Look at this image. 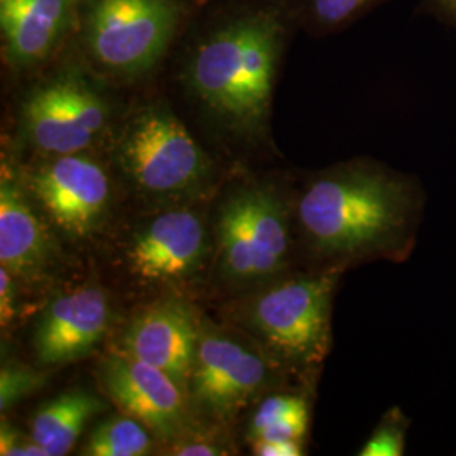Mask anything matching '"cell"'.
Returning a JSON list of instances; mask_svg holds the SVG:
<instances>
[{
    "mask_svg": "<svg viewBox=\"0 0 456 456\" xmlns=\"http://www.w3.org/2000/svg\"><path fill=\"white\" fill-rule=\"evenodd\" d=\"M296 31L282 0L201 2L169 58L196 109L230 137L257 142Z\"/></svg>",
    "mask_w": 456,
    "mask_h": 456,
    "instance_id": "cell-1",
    "label": "cell"
},
{
    "mask_svg": "<svg viewBox=\"0 0 456 456\" xmlns=\"http://www.w3.org/2000/svg\"><path fill=\"white\" fill-rule=\"evenodd\" d=\"M426 193L412 175L355 159L306 181L296 224L318 269L363 261L403 262L416 247Z\"/></svg>",
    "mask_w": 456,
    "mask_h": 456,
    "instance_id": "cell-2",
    "label": "cell"
},
{
    "mask_svg": "<svg viewBox=\"0 0 456 456\" xmlns=\"http://www.w3.org/2000/svg\"><path fill=\"white\" fill-rule=\"evenodd\" d=\"M201 2L196 0H80L69 43L102 80L135 83L167 61Z\"/></svg>",
    "mask_w": 456,
    "mask_h": 456,
    "instance_id": "cell-3",
    "label": "cell"
},
{
    "mask_svg": "<svg viewBox=\"0 0 456 456\" xmlns=\"http://www.w3.org/2000/svg\"><path fill=\"white\" fill-rule=\"evenodd\" d=\"M69 60L26 94L19 129L26 142L46 156L88 152L107 134L112 105L102 78L68 46Z\"/></svg>",
    "mask_w": 456,
    "mask_h": 456,
    "instance_id": "cell-4",
    "label": "cell"
},
{
    "mask_svg": "<svg viewBox=\"0 0 456 456\" xmlns=\"http://www.w3.org/2000/svg\"><path fill=\"white\" fill-rule=\"evenodd\" d=\"M342 269H316L282 279L257 294L247 322L289 369L314 375L330 350L333 294Z\"/></svg>",
    "mask_w": 456,
    "mask_h": 456,
    "instance_id": "cell-5",
    "label": "cell"
},
{
    "mask_svg": "<svg viewBox=\"0 0 456 456\" xmlns=\"http://www.w3.org/2000/svg\"><path fill=\"white\" fill-rule=\"evenodd\" d=\"M115 161L146 193L180 196L208 180L212 161L166 103H146L124 118L114 141Z\"/></svg>",
    "mask_w": 456,
    "mask_h": 456,
    "instance_id": "cell-6",
    "label": "cell"
},
{
    "mask_svg": "<svg viewBox=\"0 0 456 456\" xmlns=\"http://www.w3.org/2000/svg\"><path fill=\"white\" fill-rule=\"evenodd\" d=\"M216 235L222 273L233 281L269 279L289 262V212L271 188L232 196L218 216Z\"/></svg>",
    "mask_w": 456,
    "mask_h": 456,
    "instance_id": "cell-7",
    "label": "cell"
},
{
    "mask_svg": "<svg viewBox=\"0 0 456 456\" xmlns=\"http://www.w3.org/2000/svg\"><path fill=\"white\" fill-rule=\"evenodd\" d=\"M28 186L51 220L73 237L92 233L110 200L105 167L86 152L46 156L28 175Z\"/></svg>",
    "mask_w": 456,
    "mask_h": 456,
    "instance_id": "cell-8",
    "label": "cell"
},
{
    "mask_svg": "<svg viewBox=\"0 0 456 456\" xmlns=\"http://www.w3.org/2000/svg\"><path fill=\"white\" fill-rule=\"evenodd\" d=\"M271 380V367L227 335L200 331L188 382L193 403L215 418H230Z\"/></svg>",
    "mask_w": 456,
    "mask_h": 456,
    "instance_id": "cell-9",
    "label": "cell"
},
{
    "mask_svg": "<svg viewBox=\"0 0 456 456\" xmlns=\"http://www.w3.org/2000/svg\"><path fill=\"white\" fill-rule=\"evenodd\" d=\"M80 0H0V51L11 71L26 73L63 54L77 31Z\"/></svg>",
    "mask_w": 456,
    "mask_h": 456,
    "instance_id": "cell-10",
    "label": "cell"
},
{
    "mask_svg": "<svg viewBox=\"0 0 456 456\" xmlns=\"http://www.w3.org/2000/svg\"><path fill=\"white\" fill-rule=\"evenodd\" d=\"M102 382L115 404L159 438L178 436L188 423V391L142 360L120 352L105 360Z\"/></svg>",
    "mask_w": 456,
    "mask_h": 456,
    "instance_id": "cell-11",
    "label": "cell"
},
{
    "mask_svg": "<svg viewBox=\"0 0 456 456\" xmlns=\"http://www.w3.org/2000/svg\"><path fill=\"white\" fill-rule=\"evenodd\" d=\"M200 328L181 299L164 297L141 311L122 337V352L161 369L188 391Z\"/></svg>",
    "mask_w": 456,
    "mask_h": 456,
    "instance_id": "cell-12",
    "label": "cell"
},
{
    "mask_svg": "<svg viewBox=\"0 0 456 456\" xmlns=\"http://www.w3.org/2000/svg\"><path fill=\"white\" fill-rule=\"evenodd\" d=\"M110 323V303L103 289L83 286L51 301L43 313L34 348L43 365H63L86 357Z\"/></svg>",
    "mask_w": 456,
    "mask_h": 456,
    "instance_id": "cell-13",
    "label": "cell"
},
{
    "mask_svg": "<svg viewBox=\"0 0 456 456\" xmlns=\"http://www.w3.org/2000/svg\"><path fill=\"white\" fill-rule=\"evenodd\" d=\"M207 252L201 218L188 210L154 216L141 228L129 248L131 269L146 281H180L200 267Z\"/></svg>",
    "mask_w": 456,
    "mask_h": 456,
    "instance_id": "cell-14",
    "label": "cell"
},
{
    "mask_svg": "<svg viewBox=\"0 0 456 456\" xmlns=\"http://www.w3.org/2000/svg\"><path fill=\"white\" fill-rule=\"evenodd\" d=\"M49 257L46 230L20 186L9 175L0 181V262L12 276L37 274Z\"/></svg>",
    "mask_w": 456,
    "mask_h": 456,
    "instance_id": "cell-15",
    "label": "cell"
},
{
    "mask_svg": "<svg viewBox=\"0 0 456 456\" xmlns=\"http://www.w3.org/2000/svg\"><path fill=\"white\" fill-rule=\"evenodd\" d=\"M103 409L90 392L60 394L41 406L31 421V440L41 444L49 456L66 455L82 436L85 426Z\"/></svg>",
    "mask_w": 456,
    "mask_h": 456,
    "instance_id": "cell-16",
    "label": "cell"
},
{
    "mask_svg": "<svg viewBox=\"0 0 456 456\" xmlns=\"http://www.w3.org/2000/svg\"><path fill=\"white\" fill-rule=\"evenodd\" d=\"M310 401L306 394H276L264 399L256 411L248 438L254 441L305 443L310 426Z\"/></svg>",
    "mask_w": 456,
    "mask_h": 456,
    "instance_id": "cell-17",
    "label": "cell"
},
{
    "mask_svg": "<svg viewBox=\"0 0 456 456\" xmlns=\"http://www.w3.org/2000/svg\"><path fill=\"white\" fill-rule=\"evenodd\" d=\"M386 0H282L297 31L314 37L340 33Z\"/></svg>",
    "mask_w": 456,
    "mask_h": 456,
    "instance_id": "cell-18",
    "label": "cell"
},
{
    "mask_svg": "<svg viewBox=\"0 0 456 456\" xmlns=\"http://www.w3.org/2000/svg\"><path fill=\"white\" fill-rule=\"evenodd\" d=\"M146 424L122 412L102 424L90 435L83 448L88 456H142L151 453L152 440Z\"/></svg>",
    "mask_w": 456,
    "mask_h": 456,
    "instance_id": "cell-19",
    "label": "cell"
},
{
    "mask_svg": "<svg viewBox=\"0 0 456 456\" xmlns=\"http://www.w3.org/2000/svg\"><path fill=\"white\" fill-rule=\"evenodd\" d=\"M411 418L401 408L386 411L370 438L360 448V456H403L406 450Z\"/></svg>",
    "mask_w": 456,
    "mask_h": 456,
    "instance_id": "cell-20",
    "label": "cell"
},
{
    "mask_svg": "<svg viewBox=\"0 0 456 456\" xmlns=\"http://www.w3.org/2000/svg\"><path fill=\"white\" fill-rule=\"evenodd\" d=\"M46 384V375L19 363L2 365L0 370V411L5 412L20 399L29 397Z\"/></svg>",
    "mask_w": 456,
    "mask_h": 456,
    "instance_id": "cell-21",
    "label": "cell"
},
{
    "mask_svg": "<svg viewBox=\"0 0 456 456\" xmlns=\"http://www.w3.org/2000/svg\"><path fill=\"white\" fill-rule=\"evenodd\" d=\"M0 455L49 456L48 452L36 441H22L16 429L5 421H2V429H0Z\"/></svg>",
    "mask_w": 456,
    "mask_h": 456,
    "instance_id": "cell-22",
    "label": "cell"
},
{
    "mask_svg": "<svg viewBox=\"0 0 456 456\" xmlns=\"http://www.w3.org/2000/svg\"><path fill=\"white\" fill-rule=\"evenodd\" d=\"M14 299L16 289L12 273H9L5 267L0 269V320L2 326H7L14 318Z\"/></svg>",
    "mask_w": 456,
    "mask_h": 456,
    "instance_id": "cell-23",
    "label": "cell"
},
{
    "mask_svg": "<svg viewBox=\"0 0 456 456\" xmlns=\"http://www.w3.org/2000/svg\"><path fill=\"white\" fill-rule=\"evenodd\" d=\"M254 453L259 456L303 455V443L297 441H254Z\"/></svg>",
    "mask_w": 456,
    "mask_h": 456,
    "instance_id": "cell-24",
    "label": "cell"
},
{
    "mask_svg": "<svg viewBox=\"0 0 456 456\" xmlns=\"http://www.w3.org/2000/svg\"><path fill=\"white\" fill-rule=\"evenodd\" d=\"M424 9L456 29V0H421Z\"/></svg>",
    "mask_w": 456,
    "mask_h": 456,
    "instance_id": "cell-25",
    "label": "cell"
},
{
    "mask_svg": "<svg viewBox=\"0 0 456 456\" xmlns=\"http://www.w3.org/2000/svg\"><path fill=\"white\" fill-rule=\"evenodd\" d=\"M173 455L180 456H216L225 455V452L220 446L208 444V443H188V444H180L173 452Z\"/></svg>",
    "mask_w": 456,
    "mask_h": 456,
    "instance_id": "cell-26",
    "label": "cell"
}]
</instances>
